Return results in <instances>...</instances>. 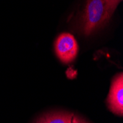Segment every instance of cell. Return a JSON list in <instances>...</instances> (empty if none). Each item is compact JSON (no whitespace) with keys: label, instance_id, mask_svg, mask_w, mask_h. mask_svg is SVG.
I'll list each match as a JSON object with an SVG mask.
<instances>
[{"label":"cell","instance_id":"6da1fadb","mask_svg":"<svg viewBox=\"0 0 123 123\" xmlns=\"http://www.w3.org/2000/svg\"><path fill=\"white\" fill-rule=\"evenodd\" d=\"M119 2L117 0H87L80 21L82 32L88 36L103 27Z\"/></svg>","mask_w":123,"mask_h":123},{"label":"cell","instance_id":"7a4b0ae2","mask_svg":"<svg viewBox=\"0 0 123 123\" xmlns=\"http://www.w3.org/2000/svg\"><path fill=\"white\" fill-rule=\"evenodd\" d=\"M79 47L75 38L70 33L59 35L55 42V51L58 59L63 63H69L77 55Z\"/></svg>","mask_w":123,"mask_h":123},{"label":"cell","instance_id":"3957f363","mask_svg":"<svg viewBox=\"0 0 123 123\" xmlns=\"http://www.w3.org/2000/svg\"><path fill=\"white\" fill-rule=\"evenodd\" d=\"M109 110L117 116L123 115V74L120 72L111 81L107 99Z\"/></svg>","mask_w":123,"mask_h":123},{"label":"cell","instance_id":"277c9868","mask_svg":"<svg viewBox=\"0 0 123 123\" xmlns=\"http://www.w3.org/2000/svg\"><path fill=\"white\" fill-rule=\"evenodd\" d=\"M72 116V113L55 112L41 117L36 123H71Z\"/></svg>","mask_w":123,"mask_h":123},{"label":"cell","instance_id":"5b68a950","mask_svg":"<svg viewBox=\"0 0 123 123\" xmlns=\"http://www.w3.org/2000/svg\"><path fill=\"white\" fill-rule=\"evenodd\" d=\"M71 123H89L88 121H86V119L81 118L80 117L77 116V115H74L72 116V121Z\"/></svg>","mask_w":123,"mask_h":123},{"label":"cell","instance_id":"8992f818","mask_svg":"<svg viewBox=\"0 0 123 123\" xmlns=\"http://www.w3.org/2000/svg\"><path fill=\"white\" fill-rule=\"evenodd\" d=\"M117 1H119H119H121V0H117Z\"/></svg>","mask_w":123,"mask_h":123}]
</instances>
